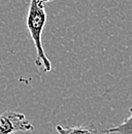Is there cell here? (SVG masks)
Returning <instances> with one entry per match:
<instances>
[{"mask_svg":"<svg viewBox=\"0 0 132 134\" xmlns=\"http://www.w3.org/2000/svg\"><path fill=\"white\" fill-rule=\"evenodd\" d=\"M47 22V13L45 8V2L42 0H30L27 15V28L31 35L33 43L36 49V66L41 67L45 72L52 70V64L47 57L41 41V35Z\"/></svg>","mask_w":132,"mask_h":134,"instance_id":"1","label":"cell"},{"mask_svg":"<svg viewBox=\"0 0 132 134\" xmlns=\"http://www.w3.org/2000/svg\"><path fill=\"white\" fill-rule=\"evenodd\" d=\"M34 126L23 114L18 111H4L0 114V134L32 131Z\"/></svg>","mask_w":132,"mask_h":134,"instance_id":"2","label":"cell"},{"mask_svg":"<svg viewBox=\"0 0 132 134\" xmlns=\"http://www.w3.org/2000/svg\"><path fill=\"white\" fill-rule=\"evenodd\" d=\"M129 117L126 118L121 124L117 125L113 128L105 129L102 132L105 134L117 133V134H132V107L129 109Z\"/></svg>","mask_w":132,"mask_h":134,"instance_id":"3","label":"cell"},{"mask_svg":"<svg viewBox=\"0 0 132 134\" xmlns=\"http://www.w3.org/2000/svg\"><path fill=\"white\" fill-rule=\"evenodd\" d=\"M56 130L58 134H96V129L91 126H74L64 128L57 125Z\"/></svg>","mask_w":132,"mask_h":134,"instance_id":"4","label":"cell"},{"mask_svg":"<svg viewBox=\"0 0 132 134\" xmlns=\"http://www.w3.org/2000/svg\"><path fill=\"white\" fill-rule=\"evenodd\" d=\"M43 2H50V1H52V0H42Z\"/></svg>","mask_w":132,"mask_h":134,"instance_id":"5","label":"cell"}]
</instances>
